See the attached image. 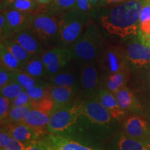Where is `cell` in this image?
<instances>
[{
  "label": "cell",
  "mask_w": 150,
  "mask_h": 150,
  "mask_svg": "<svg viewBox=\"0 0 150 150\" xmlns=\"http://www.w3.org/2000/svg\"><path fill=\"white\" fill-rule=\"evenodd\" d=\"M76 8L79 10L83 11L86 13L90 14L92 16L94 9L92 8L91 4L88 0H77Z\"/></svg>",
  "instance_id": "74e56055"
},
{
  "label": "cell",
  "mask_w": 150,
  "mask_h": 150,
  "mask_svg": "<svg viewBox=\"0 0 150 150\" xmlns=\"http://www.w3.org/2000/svg\"><path fill=\"white\" fill-rule=\"evenodd\" d=\"M117 150H150V142L131 138L125 134L117 141Z\"/></svg>",
  "instance_id": "7402d4cb"
},
{
  "label": "cell",
  "mask_w": 150,
  "mask_h": 150,
  "mask_svg": "<svg viewBox=\"0 0 150 150\" xmlns=\"http://www.w3.org/2000/svg\"><path fill=\"white\" fill-rule=\"evenodd\" d=\"M90 4H91L92 8L93 9L97 8V7H99V4H100L102 0H88Z\"/></svg>",
  "instance_id": "b9f144b4"
},
{
  "label": "cell",
  "mask_w": 150,
  "mask_h": 150,
  "mask_svg": "<svg viewBox=\"0 0 150 150\" xmlns=\"http://www.w3.org/2000/svg\"><path fill=\"white\" fill-rule=\"evenodd\" d=\"M52 114L47 112L38 108H32L28 112L27 116L22 123L29 125V127L42 131L45 127L47 126Z\"/></svg>",
  "instance_id": "2e32d148"
},
{
  "label": "cell",
  "mask_w": 150,
  "mask_h": 150,
  "mask_svg": "<svg viewBox=\"0 0 150 150\" xmlns=\"http://www.w3.org/2000/svg\"><path fill=\"white\" fill-rule=\"evenodd\" d=\"M51 88L52 86L47 84V85L36 86L32 88L27 90L26 92L29 95L32 102H38L45 97L51 95Z\"/></svg>",
  "instance_id": "4dcf8cb0"
},
{
  "label": "cell",
  "mask_w": 150,
  "mask_h": 150,
  "mask_svg": "<svg viewBox=\"0 0 150 150\" xmlns=\"http://www.w3.org/2000/svg\"><path fill=\"white\" fill-rule=\"evenodd\" d=\"M30 29L48 49L55 47L59 43L58 17L46 12L35 15Z\"/></svg>",
  "instance_id": "277c9868"
},
{
  "label": "cell",
  "mask_w": 150,
  "mask_h": 150,
  "mask_svg": "<svg viewBox=\"0 0 150 150\" xmlns=\"http://www.w3.org/2000/svg\"><path fill=\"white\" fill-rule=\"evenodd\" d=\"M32 103L31 98L29 96L26 91H23L18 96L11 101V107L16 106H23L26 105L31 104Z\"/></svg>",
  "instance_id": "e575fe53"
},
{
  "label": "cell",
  "mask_w": 150,
  "mask_h": 150,
  "mask_svg": "<svg viewBox=\"0 0 150 150\" xmlns=\"http://www.w3.org/2000/svg\"><path fill=\"white\" fill-rule=\"evenodd\" d=\"M82 102L69 103L52 113L47 126L48 132L61 134L76 124L81 115Z\"/></svg>",
  "instance_id": "5b68a950"
},
{
  "label": "cell",
  "mask_w": 150,
  "mask_h": 150,
  "mask_svg": "<svg viewBox=\"0 0 150 150\" xmlns=\"http://www.w3.org/2000/svg\"><path fill=\"white\" fill-rule=\"evenodd\" d=\"M1 90V95L6 97L12 101L13 99L18 96L23 91H25L21 86L16 81L13 80L6 85L0 88Z\"/></svg>",
  "instance_id": "1f68e13d"
},
{
  "label": "cell",
  "mask_w": 150,
  "mask_h": 150,
  "mask_svg": "<svg viewBox=\"0 0 150 150\" xmlns=\"http://www.w3.org/2000/svg\"><path fill=\"white\" fill-rule=\"evenodd\" d=\"M13 80V79L12 71H10L1 65L0 66V88L6 85L7 83H8Z\"/></svg>",
  "instance_id": "d590c367"
},
{
  "label": "cell",
  "mask_w": 150,
  "mask_h": 150,
  "mask_svg": "<svg viewBox=\"0 0 150 150\" xmlns=\"http://www.w3.org/2000/svg\"><path fill=\"white\" fill-rule=\"evenodd\" d=\"M87 118L92 124L107 126L112 119L109 112L99 100L86 101L82 102L81 115Z\"/></svg>",
  "instance_id": "9c48e42d"
},
{
  "label": "cell",
  "mask_w": 150,
  "mask_h": 150,
  "mask_svg": "<svg viewBox=\"0 0 150 150\" xmlns=\"http://www.w3.org/2000/svg\"><path fill=\"white\" fill-rule=\"evenodd\" d=\"M40 57L50 76L59 72L73 59L70 48L60 46L48 49Z\"/></svg>",
  "instance_id": "52a82bcc"
},
{
  "label": "cell",
  "mask_w": 150,
  "mask_h": 150,
  "mask_svg": "<svg viewBox=\"0 0 150 150\" xmlns=\"http://www.w3.org/2000/svg\"><path fill=\"white\" fill-rule=\"evenodd\" d=\"M114 95L116 97L120 107L125 111L138 110L141 109V106L138 99L128 88H124Z\"/></svg>",
  "instance_id": "d6986e66"
},
{
  "label": "cell",
  "mask_w": 150,
  "mask_h": 150,
  "mask_svg": "<svg viewBox=\"0 0 150 150\" xmlns=\"http://www.w3.org/2000/svg\"><path fill=\"white\" fill-rule=\"evenodd\" d=\"M91 16L77 8L58 16L60 47L69 48L72 46L83 33V28Z\"/></svg>",
  "instance_id": "7a4b0ae2"
},
{
  "label": "cell",
  "mask_w": 150,
  "mask_h": 150,
  "mask_svg": "<svg viewBox=\"0 0 150 150\" xmlns=\"http://www.w3.org/2000/svg\"><path fill=\"white\" fill-rule=\"evenodd\" d=\"M1 42L4 44V45L8 48L9 51L21 62L23 65L33 57V56H31L23 47H22L16 41L12 40L11 38Z\"/></svg>",
  "instance_id": "4316f807"
},
{
  "label": "cell",
  "mask_w": 150,
  "mask_h": 150,
  "mask_svg": "<svg viewBox=\"0 0 150 150\" xmlns=\"http://www.w3.org/2000/svg\"><path fill=\"white\" fill-rule=\"evenodd\" d=\"M138 36L144 43L150 42V0H145L140 13V27Z\"/></svg>",
  "instance_id": "ffe728a7"
},
{
  "label": "cell",
  "mask_w": 150,
  "mask_h": 150,
  "mask_svg": "<svg viewBox=\"0 0 150 150\" xmlns=\"http://www.w3.org/2000/svg\"><path fill=\"white\" fill-rule=\"evenodd\" d=\"M16 0H4L1 2V11L6 10L9 8V6L12 4Z\"/></svg>",
  "instance_id": "60d3db41"
},
{
  "label": "cell",
  "mask_w": 150,
  "mask_h": 150,
  "mask_svg": "<svg viewBox=\"0 0 150 150\" xmlns=\"http://www.w3.org/2000/svg\"><path fill=\"white\" fill-rule=\"evenodd\" d=\"M0 60L2 65L10 71L22 70L23 65L17 58L8 50L3 42L0 45Z\"/></svg>",
  "instance_id": "603a6c76"
},
{
  "label": "cell",
  "mask_w": 150,
  "mask_h": 150,
  "mask_svg": "<svg viewBox=\"0 0 150 150\" xmlns=\"http://www.w3.org/2000/svg\"><path fill=\"white\" fill-rule=\"evenodd\" d=\"M50 83L53 86H76V78L69 72H58L50 76Z\"/></svg>",
  "instance_id": "83f0119b"
},
{
  "label": "cell",
  "mask_w": 150,
  "mask_h": 150,
  "mask_svg": "<svg viewBox=\"0 0 150 150\" xmlns=\"http://www.w3.org/2000/svg\"><path fill=\"white\" fill-rule=\"evenodd\" d=\"M11 137L10 134L7 131L1 129V132H0V148L1 149H3L6 147V145H7L10 140Z\"/></svg>",
  "instance_id": "ab89813d"
},
{
  "label": "cell",
  "mask_w": 150,
  "mask_h": 150,
  "mask_svg": "<svg viewBox=\"0 0 150 150\" xmlns=\"http://www.w3.org/2000/svg\"><path fill=\"white\" fill-rule=\"evenodd\" d=\"M11 38L23 47L33 56H40L48 50L30 28L13 33Z\"/></svg>",
  "instance_id": "8fae6325"
},
{
  "label": "cell",
  "mask_w": 150,
  "mask_h": 150,
  "mask_svg": "<svg viewBox=\"0 0 150 150\" xmlns=\"http://www.w3.org/2000/svg\"><path fill=\"white\" fill-rule=\"evenodd\" d=\"M74 91L75 87L72 86H52L51 97L54 104L53 112L70 103Z\"/></svg>",
  "instance_id": "ac0fdd59"
},
{
  "label": "cell",
  "mask_w": 150,
  "mask_h": 150,
  "mask_svg": "<svg viewBox=\"0 0 150 150\" xmlns=\"http://www.w3.org/2000/svg\"><path fill=\"white\" fill-rule=\"evenodd\" d=\"M39 3L41 4L42 5H47L49 4L50 3H51L53 0H37Z\"/></svg>",
  "instance_id": "7bdbcfd3"
},
{
  "label": "cell",
  "mask_w": 150,
  "mask_h": 150,
  "mask_svg": "<svg viewBox=\"0 0 150 150\" xmlns=\"http://www.w3.org/2000/svg\"><path fill=\"white\" fill-rule=\"evenodd\" d=\"M11 107V101L10 99L4 97L0 96V120L1 123H4L5 120L8 117L9 110Z\"/></svg>",
  "instance_id": "836d02e7"
},
{
  "label": "cell",
  "mask_w": 150,
  "mask_h": 150,
  "mask_svg": "<svg viewBox=\"0 0 150 150\" xmlns=\"http://www.w3.org/2000/svg\"><path fill=\"white\" fill-rule=\"evenodd\" d=\"M103 45L102 32L96 24H91L69 48L73 59L88 62L99 56L103 50Z\"/></svg>",
  "instance_id": "3957f363"
},
{
  "label": "cell",
  "mask_w": 150,
  "mask_h": 150,
  "mask_svg": "<svg viewBox=\"0 0 150 150\" xmlns=\"http://www.w3.org/2000/svg\"><path fill=\"white\" fill-rule=\"evenodd\" d=\"M149 45V46L150 47V42H149V45Z\"/></svg>",
  "instance_id": "ee69618b"
},
{
  "label": "cell",
  "mask_w": 150,
  "mask_h": 150,
  "mask_svg": "<svg viewBox=\"0 0 150 150\" xmlns=\"http://www.w3.org/2000/svg\"><path fill=\"white\" fill-rule=\"evenodd\" d=\"M13 35V31L9 25L6 18L1 11L0 13V35H1V41H3L11 37Z\"/></svg>",
  "instance_id": "d6a6232c"
},
{
  "label": "cell",
  "mask_w": 150,
  "mask_h": 150,
  "mask_svg": "<svg viewBox=\"0 0 150 150\" xmlns=\"http://www.w3.org/2000/svg\"><path fill=\"white\" fill-rule=\"evenodd\" d=\"M7 132L15 139L20 141L29 143V142L38 140L42 131L29 127V125L22 122H10L7 127Z\"/></svg>",
  "instance_id": "5bb4252c"
},
{
  "label": "cell",
  "mask_w": 150,
  "mask_h": 150,
  "mask_svg": "<svg viewBox=\"0 0 150 150\" xmlns=\"http://www.w3.org/2000/svg\"><path fill=\"white\" fill-rule=\"evenodd\" d=\"M41 5L42 4L39 3L37 0H16L8 9H15L22 12L36 13L35 11L40 9Z\"/></svg>",
  "instance_id": "f1b7e54d"
},
{
  "label": "cell",
  "mask_w": 150,
  "mask_h": 150,
  "mask_svg": "<svg viewBox=\"0 0 150 150\" xmlns=\"http://www.w3.org/2000/svg\"><path fill=\"white\" fill-rule=\"evenodd\" d=\"M28 143L21 142L11 137L10 140L6 147L1 150H24Z\"/></svg>",
  "instance_id": "8d00e7d4"
},
{
  "label": "cell",
  "mask_w": 150,
  "mask_h": 150,
  "mask_svg": "<svg viewBox=\"0 0 150 150\" xmlns=\"http://www.w3.org/2000/svg\"><path fill=\"white\" fill-rule=\"evenodd\" d=\"M145 0H127L108 8L94 9L103 31L120 38L138 35L140 13Z\"/></svg>",
  "instance_id": "6da1fadb"
},
{
  "label": "cell",
  "mask_w": 150,
  "mask_h": 150,
  "mask_svg": "<svg viewBox=\"0 0 150 150\" xmlns=\"http://www.w3.org/2000/svg\"><path fill=\"white\" fill-rule=\"evenodd\" d=\"M13 79L18 82L23 88L27 91L36 86L47 85L48 84L41 79H38L24 72L23 70H18L13 72Z\"/></svg>",
  "instance_id": "cb8c5ba5"
},
{
  "label": "cell",
  "mask_w": 150,
  "mask_h": 150,
  "mask_svg": "<svg viewBox=\"0 0 150 150\" xmlns=\"http://www.w3.org/2000/svg\"><path fill=\"white\" fill-rule=\"evenodd\" d=\"M125 51L129 61L136 68L150 64V47L142 42L138 36L129 42Z\"/></svg>",
  "instance_id": "30bf717a"
},
{
  "label": "cell",
  "mask_w": 150,
  "mask_h": 150,
  "mask_svg": "<svg viewBox=\"0 0 150 150\" xmlns=\"http://www.w3.org/2000/svg\"><path fill=\"white\" fill-rule=\"evenodd\" d=\"M98 100L109 112L113 120H119L125 115V111L120 107L115 95L108 90L102 89L99 91Z\"/></svg>",
  "instance_id": "9a60e30c"
},
{
  "label": "cell",
  "mask_w": 150,
  "mask_h": 150,
  "mask_svg": "<svg viewBox=\"0 0 150 150\" xmlns=\"http://www.w3.org/2000/svg\"><path fill=\"white\" fill-rule=\"evenodd\" d=\"M22 70L28 73L33 77L41 79L48 75L46 67L41 59L40 56H33L27 63L23 65Z\"/></svg>",
  "instance_id": "44dd1931"
},
{
  "label": "cell",
  "mask_w": 150,
  "mask_h": 150,
  "mask_svg": "<svg viewBox=\"0 0 150 150\" xmlns=\"http://www.w3.org/2000/svg\"><path fill=\"white\" fill-rule=\"evenodd\" d=\"M4 1V0H1V1Z\"/></svg>",
  "instance_id": "f6af8a7d"
},
{
  "label": "cell",
  "mask_w": 150,
  "mask_h": 150,
  "mask_svg": "<svg viewBox=\"0 0 150 150\" xmlns=\"http://www.w3.org/2000/svg\"><path fill=\"white\" fill-rule=\"evenodd\" d=\"M1 11L4 14L12 30L13 34L30 28L36 15L33 13L22 12L15 9H7Z\"/></svg>",
  "instance_id": "4fadbf2b"
},
{
  "label": "cell",
  "mask_w": 150,
  "mask_h": 150,
  "mask_svg": "<svg viewBox=\"0 0 150 150\" xmlns=\"http://www.w3.org/2000/svg\"><path fill=\"white\" fill-rule=\"evenodd\" d=\"M33 108L32 103L31 104L26 105L23 106H16V107H11L9 110L7 122H22L24 118L27 116L29 110Z\"/></svg>",
  "instance_id": "f546056e"
},
{
  "label": "cell",
  "mask_w": 150,
  "mask_h": 150,
  "mask_svg": "<svg viewBox=\"0 0 150 150\" xmlns=\"http://www.w3.org/2000/svg\"><path fill=\"white\" fill-rule=\"evenodd\" d=\"M128 81L127 72H120L114 74H108L106 79V90L115 94L120 90L126 87Z\"/></svg>",
  "instance_id": "d4e9b609"
},
{
  "label": "cell",
  "mask_w": 150,
  "mask_h": 150,
  "mask_svg": "<svg viewBox=\"0 0 150 150\" xmlns=\"http://www.w3.org/2000/svg\"><path fill=\"white\" fill-rule=\"evenodd\" d=\"M99 76L95 66L91 63H85L81 68V82L83 89L90 93L97 89Z\"/></svg>",
  "instance_id": "e0dca14e"
},
{
  "label": "cell",
  "mask_w": 150,
  "mask_h": 150,
  "mask_svg": "<svg viewBox=\"0 0 150 150\" xmlns=\"http://www.w3.org/2000/svg\"><path fill=\"white\" fill-rule=\"evenodd\" d=\"M24 150H47L41 140H35L27 144Z\"/></svg>",
  "instance_id": "f35d334b"
},
{
  "label": "cell",
  "mask_w": 150,
  "mask_h": 150,
  "mask_svg": "<svg viewBox=\"0 0 150 150\" xmlns=\"http://www.w3.org/2000/svg\"><path fill=\"white\" fill-rule=\"evenodd\" d=\"M102 69L108 74L128 71L129 60L126 51L118 46H109L102 50L99 55Z\"/></svg>",
  "instance_id": "8992f818"
},
{
  "label": "cell",
  "mask_w": 150,
  "mask_h": 150,
  "mask_svg": "<svg viewBox=\"0 0 150 150\" xmlns=\"http://www.w3.org/2000/svg\"><path fill=\"white\" fill-rule=\"evenodd\" d=\"M77 0H53L51 3L47 4L46 12L58 16L65 11L76 8Z\"/></svg>",
  "instance_id": "484cf974"
},
{
  "label": "cell",
  "mask_w": 150,
  "mask_h": 150,
  "mask_svg": "<svg viewBox=\"0 0 150 150\" xmlns=\"http://www.w3.org/2000/svg\"><path fill=\"white\" fill-rule=\"evenodd\" d=\"M124 134L131 138L150 142V129L147 122L140 116H129L124 124Z\"/></svg>",
  "instance_id": "7c38bea8"
},
{
  "label": "cell",
  "mask_w": 150,
  "mask_h": 150,
  "mask_svg": "<svg viewBox=\"0 0 150 150\" xmlns=\"http://www.w3.org/2000/svg\"><path fill=\"white\" fill-rule=\"evenodd\" d=\"M47 150H100L61 134H50L40 140Z\"/></svg>",
  "instance_id": "ba28073f"
}]
</instances>
